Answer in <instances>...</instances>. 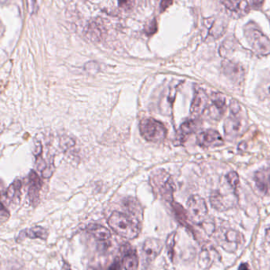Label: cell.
Wrapping results in <instances>:
<instances>
[{
    "instance_id": "cell-34",
    "label": "cell",
    "mask_w": 270,
    "mask_h": 270,
    "mask_svg": "<svg viewBox=\"0 0 270 270\" xmlns=\"http://www.w3.org/2000/svg\"><path fill=\"white\" fill-rule=\"evenodd\" d=\"M90 270H99V269H97V268H90Z\"/></svg>"
},
{
    "instance_id": "cell-32",
    "label": "cell",
    "mask_w": 270,
    "mask_h": 270,
    "mask_svg": "<svg viewBox=\"0 0 270 270\" xmlns=\"http://www.w3.org/2000/svg\"><path fill=\"white\" fill-rule=\"evenodd\" d=\"M239 270H250L246 263H242L239 267Z\"/></svg>"
},
{
    "instance_id": "cell-4",
    "label": "cell",
    "mask_w": 270,
    "mask_h": 270,
    "mask_svg": "<svg viewBox=\"0 0 270 270\" xmlns=\"http://www.w3.org/2000/svg\"><path fill=\"white\" fill-rule=\"evenodd\" d=\"M140 132L146 141L158 143L166 137V128L162 122L154 118H144L140 124Z\"/></svg>"
},
{
    "instance_id": "cell-16",
    "label": "cell",
    "mask_w": 270,
    "mask_h": 270,
    "mask_svg": "<svg viewBox=\"0 0 270 270\" xmlns=\"http://www.w3.org/2000/svg\"><path fill=\"white\" fill-rule=\"evenodd\" d=\"M49 236V232L46 229L40 226H35V227H30V228L23 230V232L18 235L17 238V243L23 241L25 238H30V239H40L42 240H46Z\"/></svg>"
},
{
    "instance_id": "cell-1",
    "label": "cell",
    "mask_w": 270,
    "mask_h": 270,
    "mask_svg": "<svg viewBox=\"0 0 270 270\" xmlns=\"http://www.w3.org/2000/svg\"><path fill=\"white\" fill-rule=\"evenodd\" d=\"M108 223L116 234L124 239H136L140 233L139 222L123 213L113 211Z\"/></svg>"
},
{
    "instance_id": "cell-19",
    "label": "cell",
    "mask_w": 270,
    "mask_h": 270,
    "mask_svg": "<svg viewBox=\"0 0 270 270\" xmlns=\"http://www.w3.org/2000/svg\"><path fill=\"white\" fill-rule=\"evenodd\" d=\"M198 125H198V122L196 121H194V120L184 122L179 128V132L177 135V141L181 144L183 143L185 141V139L187 138L189 135L196 132Z\"/></svg>"
},
{
    "instance_id": "cell-13",
    "label": "cell",
    "mask_w": 270,
    "mask_h": 270,
    "mask_svg": "<svg viewBox=\"0 0 270 270\" xmlns=\"http://www.w3.org/2000/svg\"><path fill=\"white\" fill-rule=\"evenodd\" d=\"M211 206L218 211H223L235 205V199L232 197L223 195L219 192H214L210 197Z\"/></svg>"
},
{
    "instance_id": "cell-14",
    "label": "cell",
    "mask_w": 270,
    "mask_h": 270,
    "mask_svg": "<svg viewBox=\"0 0 270 270\" xmlns=\"http://www.w3.org/2000/svg\"><path fill=\"white\" fill-rule=\"evenodd\" d=\"M220 255L214 246L211 245H204L199 255V265L201 268H208L211 264L218 259Z\"/></svg>"
},
{
    "instance_id": "cell-28",
    "label": "cell",
    "mask_w": 270,
    "mask_h": 270,
    "mask_svg": "<svg viewBox=\"0 0 270 270\" xmlns=\"http://www.w3.org/2000/svg\"><path fill=\"white\" fill-rule=\"evenodd\" d=\"M122 263H121V261H120L119 258H116L113 261L112 265L109 267V269L108 270H122Z\"/></svg>"
},
{
    "instance_id": "cell-23",
    "label": "cell",
    "mask_w": 270,
    "mask_h": 270,
    "mask_svg": "<svg viewBox=\"0 0 270 270\" xmlns=\"http://www.w3.org/2000/svg\"><path fill=\"white\" fill-rule=\"evenodd\" d=\"M22 182L20 180H15L7 189L6 192V198L10 202L20 199L21 194Z\"/></svg>"
},
{
    "instance_id": "cell-3",
    "label": "cell",
    "mask_w": 270,
    "mask_h": 270,
    "mask_svg": "<svg viewBox=\"0 0 270 270\" xmlns=\"http://www.w3.org/2000/svg\"><path fill=\"white\" fill-rule=\"evenodd\" d=\"M215 239L220 247L229 253H234L244 243L243 235L234 229L220 227L216 232Z\"/></svg>"
},
{
    "instance_id": "cell-20",
    "label": "cell",
    "mask_w": 270,
    "mask_h": 270,
    "mask_svg": "<svg viewBox=\"0 0 270 270\" xmlns=\"http://www.w3.org/2000/svg\"><path fill=\"white\" fill-rule=\"evenodd\" d=\"M87 232L101 242H108L111 239L109 229L99 224H90L87 227Z\"/></svg>"
},
{
    "instance_id": "cell-5",
    "label": "cell",
    "mask_w": 270,
    "mask_h": 270,
    "mask_svg": "<svg viewBox=\"0 0 270 270\" xmlns=\"http://www.w3.org/2000/svg\"><path fill=\"white\" fill-rule=\"evenodd\" d=\"M153 185H156L163 199L173 203L175 185L171 177L164 170H158L152 177Z\"/></svg>"
},
{
    "instance_id": "cell-33",
    "label": "cell",
    "mask_w": 270,
    "mask_h": 270,
    "mask_svg": "<svg viewBox=\"0 0 270 270\" xmlns=\"http://www.w3.org/2000/svg\"><path fill=\"white\" fill-rule=\"evenodd\" d=\"M265 238H266L267 242L270 243V227L269 228L267 229L266 235H265Z\"/></svg>"
},
{
    "instance_id": "cell-25",
    "label": "cell",
    "mask_w": 270,
    "mask_h": 270,
    "mask_svg": "<svg viewBox=\"0 0 270 270\" xmlns=\"http://www.w3.org/2000/svg\"><path fill=\"white\" fill-rule=\"evenodd\" d=\"M176 232H172L169 235L166 239V245L167 249V254L169 258L173 261V255H175V238H176Z\"/></svg>"
},
{
    "instance_id": "cell-10",
    "label": "cell",
    "mask_w": 270,
    "mask_h": 270,
    "mask_svg": "<svg viewBox=\"0 0 270 270\" xmlns=\"http://www.w3.org/2000/svg\"><path fill=\"white\" fill-rule=\"evenodd\" d=\"M230 117L226 120L224 124V132L227 137H238L241 132L244 131V121H243L239 113L233 114L232 113Z\"/></svg>"
},
{
    "instance_id": "cell-18",
    "label": "cell",
    "mask_w": 270,
    "mask_h": 270,
    "mask_svg": "<svg viewBox=\"0 0 270 270\" xmlns=\"http://www.w3.org/2000/svg\"><path fill=\"white\" fill-rule=\"evenodd\" d=\"M122 265L125 270H137L139 267V258L137 251L129 246H127L125 249Z\"/></svg>"
},
{
    "instance_id": "cell-17",
    "label": "cell",
    "mask_w": 270,
    "mask_h": 270,
    "mask_svg": "<svg viewBox=\"0 0 270 270\" xmlns=\"http://www.w3.org/2000/svg\"><path fill=\"white\" fill-rule=\"evenodd\" d=\"M257 187L265 194H270V169H264L255 173Z\"/></svg>"
},
{
    "instance_id": "cell-8",
    "label": "cell",
    "mask_w": 270,
    "mask_h": 270,
    "mask_svg": "<svg viewBox=\"0 0 270 270\" xmlns=\"http://www.w3.org/2000/svg\"><path fill=\"white\" fill-rule=\"evenodd\" d=\"M211 104H208V114L213 119H220L226 111V99L223 94L214 93L210 99Z\"/></svg>"
},
{
    "instance_id": "cell-27",
    "label": "cell",
    "mask_w": 270,
    "mask_h": 270,
    "mask_svg": "<svg viewBox=\"0 0 270 270\" xmlns=\"http://www.w3.org/2000/svg\"><path fill=\"white\" fill-rule=\"evenodd\" d=\"M156 30H157V23H156V20L151 22V24L147 26V29H146V33L147 34H152V33H156Z\"/></svg>"
},
{
    "instance_id": "cell-9",
    "label": "cell",
    "mask_w": 270,
    "mask_h": 270,
    "mask_svg": "<svg viewBox=\"0 0 270 270\" xmlns=\"http://www.w3.org/2000/svg\"><path fill=\"white\" fill-rule=\"evenodd\" d=\"M198 144L202 147H218L223 144V140L217 131L208 129L198 135Z\"/></svg>"
},
{
    "instance_id": "cell-11",
    "label": "cell",
    "mask_w": 270,
    "mask_h": 270,
    "mask_svg": "<svg viewBox=\"0 0 270 270\" xmlns=\"http://www.w3.org/2000/svg\"><path fill=\"white\" fill-rule=\"evenodd\" d=\"M29 188H28V195L30 202L33 205H36L39 201V195L42 189V182L40 177L34 171L32 170L29 175Z\"/></svg>"
},
{
    "instance_id": "cell-7",
    "label": "cell",
    "mask_w": 270,
    "mask_h": 270,
    "mask_svg": "<svg viewBox=\"0 0 270 270\" xmlns=\"http://www.w3.org/2000/svg\"><path fill=\"white\" fill-rule=\"evenodd\" d=\"M163 244L160 239L149 238L144 241L142 246V262L144 268H147L154 262L163 249Z\"/></svg>"
},
{
    "instance_id": "cell-31",
    "label": "cell",
    "mask_w": 270,
    "mask_h": 270,
    "mask_svg": "<svg viewBox=\"0 0 270 270\" xmlns=\"http://www.w3.org/2000/svg\"><path fill=\"white\" fill-rule=\"evenodd\" d=\"M62 270H71V266L68 262L63 261Z\"/></svg>"
},
{
    "instance_id": "cell-15",
    "label": "cell",
    "mask_w": 270,
    "mask_h": 270,
    "mask_svg": "<svg viewBox=\"0 0 270 270\" xmlns=\"http://www.w3.org/2000/svg\"><path fill=\"white\" fill-rule=\"evenodd\" d=\"M223 70L226 75L232 81L239 82L243 80L244 70L236 63L229 61H223Z\"/></svg>"
},
{
    "instance_id": "cell-22",
    "label": "cell",
    "mask_w": 270,
    "mask_h": 270,
    "mask_svg": "<svg viewBox=\"0 0 270 270\" xmlns=\"http://www.w3.org/2000/svg\"><path fill=\"white\" fill-rule=\"evenodd\" d=\"M86 35L90 40L98 42L102 39L103 35V27L96 22H92L86 28Z\"/></svg>"
},
{
    "instance_id": "cell-26",
    "label": "cell",
    "mask_w": 270,
    "mask_h": 270,
    "mask_svg": "<svg viewBox=\"0 0 270 270\" xmlns=\"http://www.w3.org/2000/svg\"><path fill=\"white\" fill-rule=\"evenodd\" d=\"M226 179H227L229 185H230V187L234 190H236L239 184V177L238 173L235 171L230 172V173H227Z\"/></svg>"
},
{
    "instance_id": "cell-30",
    "label": "cell",
    "mask_w": 270,
    "mask_h": 270,
    "mask_svg": "<svg viewBox=\"0 0 270 270\" xmlns=\"http://www.w3.org/2000/svg\"><path fill=\"white\" fill-rule=\"evenodd\" d=\"M172 4H173L172 1H163V2H161V4H160V7H161V11H165V10H166V9L169 6L171 5Z\"/></svg>"
},
{
    "instance_id": "cell-6",
    "label": "cell",
    "mask_w": 270,
    "mask_h": 270,
    "mask_svg": "<svg viewBox=\"0 0 270 270\" xmlns=\"http://www.w3.org/2000/svg\"><path fill=\"white\" fill-rule=\"evenodd\" d=\"M189 216L194 223L201 224L206 220L208 207L206 202L201 197L194 195L190 197L187 201Z\"/></svg>"
},
{
    "instance_id": "cell-12",
    "label": "cell",
    "mask_w": 270,
    "mask_h": 270,
    "mask_svg": "<svg viewBox=\"0 0 270 270\" xmlns=\"http://www.w3.org/2000/svg\"><path fill=\"white\" fill-rule=\"evenodd\" d=\"M208 102H209V99L207 96L206 93L202 89H199L196 92L194 100H192L191 113L195 116H200L202 114L207 110Z\"/></svg>"
},
{
    "instance_id": "cell-24",
    "label": "cell",
    "mask_w": 270,
    "mask_h": 270,
    "mask_svg": "<svg viewBox=\"0 0 270 270\" xmlns=\"http://www.w3.org/2000/svg\"><path fill=\"white\" fill-rule=\"evenodd\" d=\"M172 207H173V211H175V216H176L177 220H179L182 225L188 227V217L187 213L185 211L182 205L178 204V203H172Z\"/></svg>"
},
{
    "instance_id": "cell-2",
    "label": "cell",
    "mask_w": 270,
    "mask_h": 270,
    "mask_svg": "<svg viewBox=\"0 0 270 270\" xmlns=\"http://www.w3.org/2000/svg\"><path fill=\"white\" fill-rule=\"evenodd\" d=\"M245 36L251 48L260 55L270 54V40L253 23L246 25L244 30Z\"/></svg>"
},
{
    "instance_id": "cell-29",
    "label": "cell",
    "mask_w": 270,
    "mask_h": 270,
    "mask_svg": "<svg viewBox=\"0 0 270 270\" xmlns=\"http://www.w3.org/2000/svg\"><path fill=\"white\" fill-rule=\"evenodd\" d=\"M134 2L132 1H122V2L119 3V6L122 8L125 9V10H129L132 9L133 7Z\"/></svg>"
},
{
    "instance_id": "cell-21",
    "label": "cell",
    "mask_w": 270,
    "mask_h": 270,
    "mask_svg": "<svg viewBox=\"0 0 270 270\" xmlns=\"http://www.w3.org/2000/svg\"><path fill=\"white\" fill-rule=\"evenodd\" d=\"M222 4L225 6L226 8L230 12H234L239 16L244 15L249 11V3L246 1H224L222 2Z\"/></svg>"
}]
</instances>
